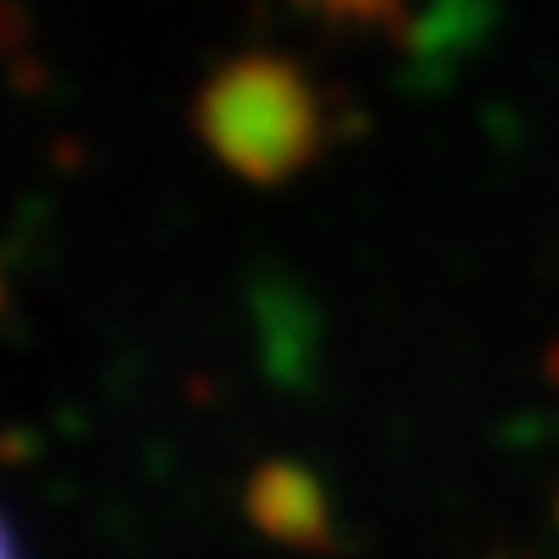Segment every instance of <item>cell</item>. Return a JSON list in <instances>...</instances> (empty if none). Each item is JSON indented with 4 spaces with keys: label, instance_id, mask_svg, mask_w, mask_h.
I'll use <instances>...</instances> for the list:
<instances>
[{
    "label": "cell",
    "instance_id": "cell-1",
    "mask_svg": "<svg viewBox=\"0 0 559 559\" xmlns=\"http://www.w3.org/2000/svg\"><path fill=\"white\" fill-rule=\"evenodd\" d=\"M197 131L238 178L285 182L322 150L326 112L299 66L252 51L201 90Z\"/></svg>",
    "mask_w": 559,
    "mask_h": 559
},
{
    "label": "cell",
    "instance_id": "cell-2",
    "mask_svg": "<svg viewBox=\"0 0 559 559\" xmlns=\"http://www.w3.org/2000/svg\"><path fill=\"white\" fill-rule=\"evenodd\" d=\"M0 559H20V546H14V536L5 527V518H0Z\"/></svg>",
    "mask_w": 559,
    "mask_h": 559
}]
</instances>
